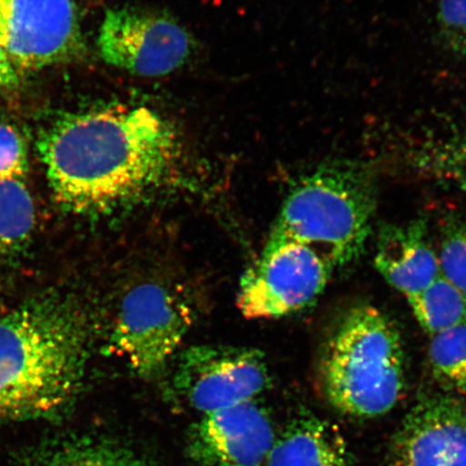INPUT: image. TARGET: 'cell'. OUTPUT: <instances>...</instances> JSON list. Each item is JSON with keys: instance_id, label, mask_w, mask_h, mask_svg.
I'll return each instance as SVG.
<instances>
[{"instance_id": "6da1fadb", "label": "cell", "mask_w": 466, "mask_h": 466, "mask_svg": "<svg viewBox=\"0 0 466 466\" xmlns=\"http://www.w3.org/2000/svg\"><path fill=\"white\" fill-rule=\"evenodd\" d=\"M56 201L78 214L109 213L165 186L179 159L177 133L147 107L66 114L40 133Z\"/></svg>"}, {"instance_id": "7a4b0ae2", "label": "cell", "mask_w": 466, "mask_h": 466, "mask_svg": "<svg viewBox=\"0 0 466 466\" xmlns=\"http://www.w3.org/2000/svg\"><path fill=\"white\" fill-rule=\"evenodd\" d=\"M87 342L86 319L69 302L0 314V425L64 415L84 380Z\"/></svg>"}, {"instance_id": "3957f363", "label": "cell", "mask_w": 466, "mask_h": 466, "mask_svg": "<svg viewBox=\"0 0 466 466\" xmlns=\"http://www.w3.org/2000/svg\"><path fill=\"white\" fill-rule=\"evenodd\" d=\"M377 208L374 172L365 163L334 159L314 167L290 190L265 248L299 243L329 269L360 258Z\"/></svg>"}, {"instance_id": "277c9868", "label": "cell", "mask_w": 466, "mask_h": 466, "mask_svg": "<svg viewBox=\"0 0 466 466\" xmlns=\"http://www.w3.org/2000/svg\"><path fill=\"white\" fill-rule=\"evenodd\" d=\"M317 375L320 393L336 411L359 419L386 415L406 386L398 328L375 307L350 308L326 338Z\"/></svg>"}, {"instance_id": "5b68a950", "label": "cell", "mask_w": 466, "mask_h": 466, "mask_svg": "<svg viewBox=\"0 0 466 466\" xmlns=\"http://www.w3.org/2000/svg\"><path fill=\"white\" fill-rule=\"evenodd\" d=\"M192 311L182 297L158 282L136 285L116 310L110 348L139 377L166 370L188 333Z\"/></svg>"}, {"instance_id": "8992f818", "label": "cell", "mask_w": 466, "mask_h": 466, "mask_svg": "<svg viewBox=\"0 0 466 466\" xmlns=\"http://www.w3.org/2000/svg\"><path fill=\"white\" fill-rule=\"evenodd\" d=\"M187 29L154 11L119 8L105 15L97 46L114 67L142 77H161L182 67L192 51Z\"/></svg>"}, {"instance_id": "52a82bcc", "label": "cell", "mask_w": 466, "mask_h": 466, "mask_svg": "<svg viewBox=\"0 0 466 466\" xmlns=\"http://www.w3.org/2000/svg\"><path fill=\"white\" fill-rule=\"evenodd\" d=\"M269 382L264 355L240 347L187 349L173 376L174 389L202 415L254 401Z\"/></svg>"}, {"instance_id": "ba28073f", "label": "cell", "mask_w": 466, "mask_h": 466, "mask_svg": "<svg viewBox=\"0 0 466 466\" xmlns=\"http://www.w3.org/2000/svg\"><path fill=\"white\" fill-rule=\"evenodd\" d=\"M331 270L311 248L285 243L265 248L244 273L237 305L248 319H276L300 310L322 293Z\"/></svg>"}, {"instance_id": "9c48e42d", "label": "cell", "mask_w": 466, "mask_h": 466, "mask_svg": "<svg viewBox=\"0 0 466 466\" xmlns=\"http://www.w3.org/2000/svg\"><path fill=\"white\" fill-rule=\"evenodd\" d=\"M0 46L19 69L74 60L85 43L74 0H0Z\"/></svg>"}, {"instance_id": "30bf717a", "label": "cell", "mask_w": 466, "mask_h": 466, "mask_svg": "<svg viewBox=\"0 0 466 466\" xmlns=\"http://www.w3.org/2000/svg\"><path fill=\"white\" fill-rule=\"evenodd\" d=\"M389 466H466V404L441 389L423 391L391 441Z\"/></svg>"}, {"instance_id": "8fae6325", "label": "cell", "mask_w": 466, "mask_h": 466, "mask_svg": "<svg viewBox=\"0 0 466 466\" xmlns=\"http://www.w3.org/2000/svg\"><path fill=\"white\" fill-rule=\"evenodd\" d=\"M276 439L269 415L248 401L202 415L186 451L194 466H261Z\"/></svg>"}, {"instance_id": "7c38bea8", "label": "cell", "mask_w": 466, "mask_h": 466, "mask_svg": "<svg viewBox=\"0 0 466 466\" xmlns=\"http://www.w3.org/2000/svg\"><path fill=\"white\" fill-rule=\"evenodd\" d=\"M375 266L407 299L430 287L441 271L425 220L383 226L377 238Z\"/></svg>"}, {"instance_id": "4fadbf2b", "label": "cell", "mask_w": 466, "mask_h": 466, "mask_svg": "<svg viewBox=\"0 0 466 466\" xmlns=\"http://www.w3.org/2000/svg\"><path fill=\"white\" fill-rule=\"evenodd\" d=\"M265 466L360 465L335 424L301 411L277 436Z\"/></svg>"}, {"instance_id": "5bb4252c", "label": "cell", "mask_w": 466, "mask_h": 466, "mask_svg": "<svg viewBox=\"0 0 466 466\" xmlns=\"http://www.w3.org/2000/svg\"><path fill=\"white\" fill-rule=\"evenodd\" d=\"M22 466H148L137 453L112 441L78 439L44 448Z\"/></svg>"}, {"instance_id": "9a60e30c", "label": "cell", "mask_w": 466, "mask_h": 466, "mask_svg": "<svg viewBox=\"0 0 466 466\" xmlns=\"http://www.w3.org/2000/svg\"><path fill=\"white\" fill-rule=\"evenodd\" d=\"M407 300L418 323L431 336L466 323V297L442 276Z\"/></svg>"}, {"instance_id": "2e32d148", "label": "cell", "mask_w": 466, "mask_h": 466, "mask_svg": "<svg viewBox=\"0 0 466 466\" xmlns=\"http://www.w3.org/2000/svg\"><path fill=\"white\" fill-rule=\"evenodd\" d=\"M35 220L33 198L21 179L0 180V254L25 242Z\"/></svg>"}, {"instance_id": "e0dca14e", "label": "cell", "mask_w": 466, "mask_h": 466, "mask_svg": "<svg viewBox=\"0 0 466 466\" xmlns=\"http://www.w3.org/2000/svg\"><path fill=\"white\" fill-rule=\"evenodd\" d=\"M428 357L441 390L466 393V323L433 335Z\"/></svg>"}, {"instance_id": "ac0fdd59", "label": "cell", "mask_w": 466, "mask_h": 466, "mask_svg": "<svg viewBox=\"0 0 466 466\" xmlns=\"http://www.w3.org/2000/svg\"><path fill=\"white\" fill-rule=\"evenodd\" d=\"M413 158L422 173L466 194V132L422 146Z\"/></svg>"}, {"instance_id": "d6986e66", "label": "cell", "mask_w": 466, "mask_h": 466, "mask_svg": "<svg viewBox=\"0 0 466 466\" xmlns=\"http://www.w3.org/2000/svg\"><path fill=\"white\" fill-rule=\"evenodd\" d=\"M439 261L441 276L466 297V218H447L441 228Z\"/></svg>"}, {"instance_id": "ffe728a7", "label": "cell", "mask_w": 466, "mask_h": 466, "mask_svg": "<svg viewBox=\"0 0 466 466\" xmlns=\"http://www.w3.org/2000/svg\"><path fill=\"white\" fill-rule=\"evenodd\" d=\"M437 20L448 49L466 56V0H440Z\"/></svg>"}, {"instance_id": "44dd1931", "label": "cell", "mask_w": 466, "mask_h": 466, "mask_svg": "<svg viewBox=\"0 0 466 466\" xmlns=\"http://www.w3.org/2000/svg\"><path fill=\"white\" fill-rule=\"evenodd\" d=\"M27 147L15 127L0 124V180L21 179L27 170Z\"/></svg>"}, {"instance_id": "7402d4cb", "label": "cell", "mask_w": 466, "mask_h": 466, "mask_svg": "<svg viewBox=\"0 0 466 466\" xmlns=\"http://www.w3.org/2000/svg\"><path fill=\"white\" fill-rule=\"evenodd\" d=\"M19 72L0 46V93L13 91L20 85Z\"/></svg>"}]
</instances>
